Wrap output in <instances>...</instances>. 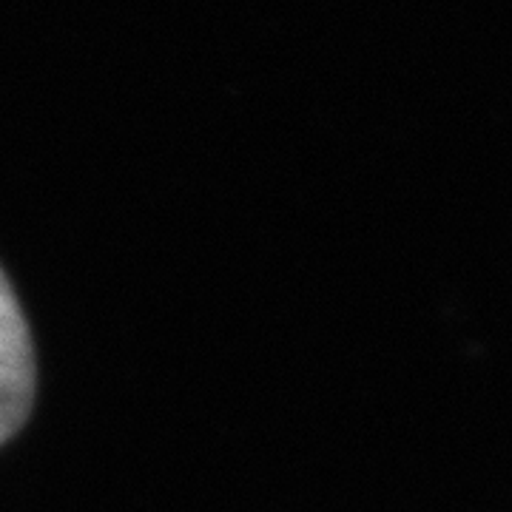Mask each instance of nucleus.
<instances>
[{
  "label": "nucleus",
  "mask_w": 512,
  "mask_h": 512,
  "mask_svg": "<svg viewBox=\"0 0 512 512\" xmlns=\"http://www.w3.org/2000/svg\"><path fill=\"white\" fill-rule=\"evenodd\" d=\"M35 399V350L26 316L6 274L0 271V444L29 416Z\"/></svg>",
  "instance_id": "f257e3e1"
}]
</instances>
